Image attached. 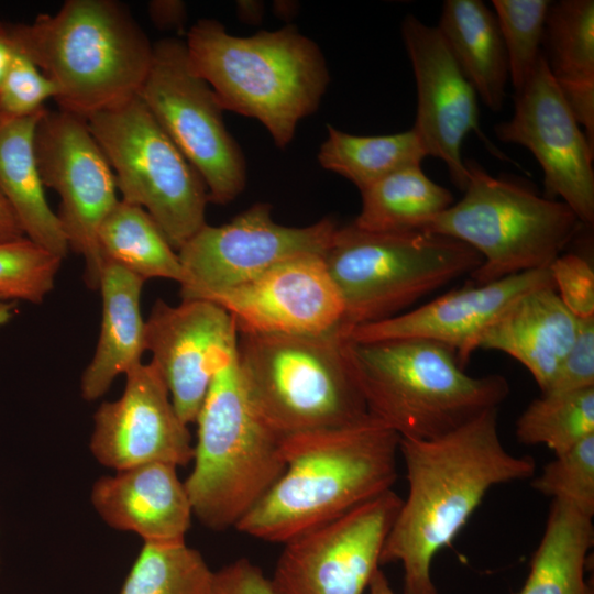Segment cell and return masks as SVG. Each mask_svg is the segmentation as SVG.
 I'll return each mask as SVG.
<instances>
[{
	"instance_id": "cell-1",
	"label": "cell",
	"mask_w": 594,
	"mask_h": 594,
	"mask_svg": "<svg viewBox=\"0 0 594 594\" xmlns=\"http://www.w3.org/2000/svg\"><path fill=\"white\" fill-rule=\"evenodd\" d=\"M497 410L433 439L400 438L408 494L380 564H402L404 594H439L431 579L435 556L452 542L491 487L535 474L530 455L512 454L502 443Z\"/></svg>"
},
{
	"instance_id": "cell-2",
	"label": "cell",
	"mask_w": 594,
	"mask_h": 594,
	"mask_svg": "<svg viewBox=\"0 0 594 594\" xmlns=\"http://www.w3.org/2000/svg\"><path fill=\"white\" fill-rule=\"evenodd\" d=\"M399 435L369 414L346 426L285 436V471L235 529L285 543L392 490Z\"/></svg>"
},
{
	"instance_id": "cell-3",
	"label": "cell",
	"mask_w": 594,
	"mask_h": 594,
	"mask_svg": "<svg viewBox=\"0 0 594 594\" xmlns=\"http://www.w3.org/2000/svg\"><path fill=\"white\" fill-rule=\"evenodd\" d=\"M15 51L55 86L61 110L84 119L139 94L153 44L128 7L114 0H67L30 23H6Z\"/></svg>"
},
{
	"instance_id": "cell-4",
	"label": "cell",
	"mask_w": 594,
	"mask_h": 594,
	"mask_svg": "<svg viewBox=\"0 0 594 594\" xmlns=\"http://www.w3.org/2000/svg\"><path fill=\"white\" fill-rule=\"evenodd\" d=\"M185 43L191 68L222 109L261 122L279 148L318 109L330 81L320 47L294 25L234 36L219 21L201 19Z\"/></svg>"
},
{
	"instance_id": "cell-5",
	"label": "cell",
	"mask_w": 594,
	"mask_h": 594,
	"mask_svg": "<svg viewBox=\"0 0 594 594\" xmlns=\"http://www.w3.org/2000/svg\"><path fill=\"white\" fill-rule=\"evenodd\" d=\"M345 351L369 414L400 438L443 436L498 408L509 394L504 376L466 374L454 351L435 341L348 338Z\"/></svg>"
},
{
	"instance_id": "cell-6",
	"label": "cell",
	"mask_w": 594,
	"mask_h": 594,
	"mask_svg": "<svg viewBox=\"0 0 594 594\" xmlns=\"http://www.w3.org/2000/svg\"><path fill=\"white\" fill-rule=\"evenodd\" d=\"M195 422L194 466L184 482L193 515L210 530L235 528L286 468L282 437L248 396L237 349L215 373Z\"/></svg>"
},
{
	"instance_id": "cell-7",
	"label": "cell",
	"mask_w": 594,
	"mask_h": 594,
	"mask_svg": "<svg viewBox=\"0 0 594 594\" xmlns=\"http://www.w3.org/2000/svg\"><path fill=\"white\" fill-rule=\"evenodd\" d=\"M346 340L342 327L321 336L238 332L248 396L278 436L346 426L369 415Z\"/></svg>"
},
{
	"instance_id": "cell-8",
	"label": "cell",
	"mask_w": 594,
	"mask_h": 594,
	"mask_svg": "<svg viewBox=\"0 0 594 594\" xmlns=\"http://www.w3.org/2000/svg\"><path fill=\"white\" fill-rule=\"evenodd\" d=\"M322 257L343 301L346 334L398 316L483 262L474 249L450 237L424 230L370 232L353 222L337 228Z\"/></svg>"
},
{
	"instance_id": "cell-9",
	"label": "cell",
	"mask_w": 594,
	"mask_h": 594,
	"mask_svg": "<svg viewBox=\"0 0 594 594\" xmlns=\"http://www.w3.org/2000/svg\"><path fill=\"white\" fill-rule=\"evenodd\" d=\"M465 165L462 199L420 230L474 249L483 260L471 274L474 284L549 267L583 224L575 212L518 180L492 176L474 160Z\"/></svg>"
},
{
	"instance_id": "cell-10",
	"label": "cell",
	"mask_w": 594,
	"mask_h": 594,
	"mask_svg": "<svg viewBox=\"0 0 594 594\" xmlns=\"http://www.w3.org/2000/svg\"><path fill=\"white\" fill-rule=\"evenodd\" d=\"M122 200L143 208L177 252L206 224V184L139 95L87 119Z\"/></svg>"
},
{
	"instance_id": "cell-11",
	"label": "cell",
	"mask_w": 594,
	"mask_h": 594,
	"mask_svg": "<svg viewBox=\"0 0 594 594\" xmlns=\"http://www.w3.org/2000/svg\"><path fill=\"white\" fill-rule=\"evenodd\" d=\"M138 95L201 176L209 201L226 205L237 199L246 185L245 157L212 88L191 68L185 41L166 37L153 44Z\"/></svg>"
},
{
	"instance_id": "cell-12",
	"label": "cell",
	"mask_w": 594,
	"mask_h": 594,
	"mask_svg": "<svg viewBox=\"0 0 594 594\" xmlns=\"http://www.w3.org/2000/svg\"><path fill=\"white\" fill-rule=\"evenodd\" d=\"M338 226L331 218L306 227L277 223L272 206L257 202L221 226L205 224L178 251L183 300H209L273 266L328 250Z\"/></svg>"
},
{
	"instance_id": "cell-13",
	"label": "cell",
	"mask_w": 594,
	"mask_h": 594,
	"mask_svg": "<svg viewBox=\"0 0 594 594\" xmlns=\"http://www.w3.org/2000/svg\"><path fill=\"white\" fill-rule=\"evenodd\" d=\"M34 150L44 187L61 198L57 217L69 245L85 261V282L99 289L103 256L99 228L119 201L113 170L86 119L58 109L37 123Z\"/></svg>"
},
{
	"instance_id": "cell-14",
	"label": "cell",
	"mask_w": 594,
	"mask_h": 594,
	"mask_svg": "<svg viewBox=\"0 0 594 594\" xmlns=\"http://www.w3.org/2000/svg\"><path fill=\"white\" fill-rule=\"evenodd\" d=\"M402 501L389 490L285 542L271 579L276 593L363 594Z\"/></svg>"
},
{
	"instance_id": "cell-15",
	"label": "cell",
	"mask_w": 594,
	"mask_h": 594,
	"mask_svg": "<svg viewBox=\"0 0 594 594\" xmlns=\"http://www.w3.org/2000/svg\"><path fill=\"white\" fill-rule=\"evenodd\" d=\"M497 139L526 147L541 166L544 197L561 198L583 224L594 222V146L575 120L541 53L515 95L513 117L495 125Z\"/></svg>"
},
{
	"instance_id": "cell-16",
	"label": "cell",
	"mask_w": 594,
	"mask_h": 594,
	"mask_svg": "<svg viewBox=\"0 0 594 594\" xmlns=\"http://www.w3.org/2000/svg\"><path fill=\"white\" fill-rule=\"evenodd\" d=\"M238 328L220 305L204 299L176 306L158 299L145 321V351L179 418L196 421L215 373L237 349Z\"/></svg>"
},
{
	"instance_id": "cell-17",
	"label": "cell",
	"mask_w": 594,
	"mask_h": 594,
	"mask_svg": "<svg viewBox=\"0 0 594 594\" xmlns=\"http://www.w3.org/2000/svg\"><path fill=\"white\" fill-rule=\"evenodd\" d=\"M402 36L417 88V113L411 129L426 155L441 160L451 182L464 190L469 180L461 152L465 136L475 132L493 154H501L481 132L477 95L436 26L408 14L402 22Z\"/></svg>"
},
{
	"instance_id": "cell-18",
	"label": "cell",
	"mask_w": 594,
	"mask_h": 594,
	"mask_svg": "<svg viewBox=\"0 0 594 594\" xmlns=\"http://www.w3.org/2000/svg\"><path fill=\"white\" fill-rule=\"evenodd\" d=\"M124 375L122 395L101 403L94 415V458L114 471L154 462L186 466L194 459L191 436L158 371L140 363Z\"/></svg>"
},
{
	"instance_id": "cell-19",
	"label": "cell",
	"mask_w": 594,
	"mask_h": 594,
	"mask_svg": "<svg viewBox=\"0 0 594 594\" xmlns=\"http://www.w3.org/2000/svg\"><path fill=\"white\" fill-rule=\"evenodd\" d=\"M209 300L232 316L238 332L321 336L341 328L344 315L321 255L279 263Z\"/></svg>"
},
{
	"instance_id": "cell-20",
	"label": "cell",
	"mask_w": 594,
	"mask_h": 594,
	"mask_svg": "<svg viewBox=\"0 0 594 594\" xmlns=\"http://www.w3.org/2000/svg\"><path fill=\"white\" fill-rule=\"evenodd\" d=\"M553 286L549 267L529 271L485 284H471L398 316L351 329L354 342L425 339L457 354L464 369L486 328L517 298Z\"/></svg>"
},
{
	"instance_id": "cell-21",
	"label": "cell",
	"mask_w": 594,
	"mask_h": 594,
	"mask_svg": "<svg viewBox=\"0 0 594 594\" xmlns=\"http://www.w3.org/2000/svg\"><path fill=\"white\" fill-rule=\"evenodd\" d=\"M90 502L110 528L134 532L152 544L185 543L194 516L177 468L160 462L100 476Z\"/></svg>"
},
{
	"instance_id": "cell-22",
	"label": "cell",
	"mask_w": 594,
	"mask_h": 594,
	"mask_svg": "<svg viewBox=\"0 0 594 594\" xmlns=\"http://www.w3.org/2000/svg\"><path fill=\"white\" fill-rule=\"evenodd\" d=\"M578 323L554 287H539L512 302L482 333L477 348L518 361L542 393L573 345Z\"/></svg>"
},
{
	"instance_id": "cell-23",
	"label": "cell",
	"mask_w": 594,
	"mask_h": 594,
	"mask_svg": "<svg viewBox=\"0 0 594 594\" xmlns=\"http://www.w3.org/2000/svg\"><path fill=\"white\" fill-rule=\"evenodd\" d=\"M144 279L122 265L103 260L99 289L102 317L95 354L82 373L80 393L92 402L103 396L116 377L142 363L145 321L141 314Z\"/></svg>"
},
{
	"instance_id": "cell-24",
	"label": "cell",
	"mask_w": 594,
	"mask_h": 594,
	"mask_svg": "<svg viewBox=\"0 0 594 594\" xmlns=\"http://www.w3.org/2000/svg\"><path fill=\"white\" fill-rule=\"evenodd\" d=\"M47 108L0 129V194L14 211L24 235L64 258L69 245L50 207L38 172L34 134Z\"/></svg>"
},
{
	"instance_id": "cell-25",
	"label": "cell",
	"mask_w": 594,
	"mask_h": 594,
	"mask_svg": "<svg viewBox=\"0 0 594 594\" xmlns=\"http://www.w3.org/2000/svg\"><path fill=\"white\" fill-rule=\"evenodd\" d=\"M436 28L476 95L501 111L508 64L495 14L480 0H447Z\"/></svg>"
},
{
	"instance_id": "cell-26",
	"label": "cell",
	"mask_w": 594,
	"mask_h": 594,
	"mask_svg": "<svg viewBox=\"0 0 594 594\" xmlns=\"http://www.w3.org/2000/svg\"><path fill=\"white\" fill-rule=\"evenodd\" d=\"M593 541L592 517L552 501L529 574L518 594H594L584 575Z\"/></svg>"
},
{
	"instance_id": "cell-27",
	"label": "cell",
	"mask_w": 594,
	"mask_h": 594,
	"mask_svg": "<svg viewBox=\"0 0 594 594\" xmlns=\"http://www.w3.org/2000/svg\"><path fill=\"white\" fill-rule=\"evenodd\" d=\"M362 207L353 224L370 232L420 230L453 204L452 193L414 165L360 191Z\"/></svg>"
},
{
	"instance_id": "cell-28",
	"label": "cell",
	"mask_w": 594,
	"mask_h": 594,
	"mask_svg": "<svg viewBox=\"0 0 594 594\" xmlns=\"http://www.w3.org/2000/svg\"><path fill=\"white\" fill-rule=\"evenodd\" d=\"M98 242L103 260L116 262L142 279L184 280L178 253L151 216L140 206L119 199L102 221Z\"/></svg>"
},
{
	"instance_id": "cell-29",
	"label": "cell",
	"mask_w": 594,
	"mask_h": 594,
	"mask_svg": "<svg viewBox=\"0 0 594 594\" xmlns=\"http://www.w3.org/2000/svg\"><path fill=\"white\" fill-rule=\"evenodd\" d=\"M426 156L413 129L386 135H354L328 125L318 161L362 191L397 170L421 165Z\"/></svg>"
},
{
	"instance_id": "cell-30",
	"label": "cell",
	"mask_w": 594,
	"mask_h": 594,
	"mask_svg": "<svg viewBox=\"0 0 594 594\" xmlns=\"http://www.w3.org/2000/svg\"><path fill=\"white\" fill-rule=\"evenodd\" d=\"M542 54L561 91L594 88V1L550 2Z\"/></svg>"
},
{
	"instance_id": "cell-31",
	"label": "cell",
	"mask_w": 594,
	"mask_h": 594,
	"mask_svg": "<svg viewBox=\"0 0 594 594\" xmlns=\"http://www.w3.org/2000/svg\"><path fill=\"white\" fill-rule=\"evenodd\" d=\"M594 435V387L563 394H541L516 421L517 440L543 444L562 454Z\"/></svg>"
},
{
	"instance_id": "cell-32",
	"label": "cell",
	"mask_w": 594,
	"mask_h": 594,
	"mask_svg": "<svg viewBox=\"0 0 594 594\" xmlns=\"http://www.w3.org/2000/svg\"><path fill=\"white\" fill-rule=\"evenodd\" d=\"M213 571L185 543H144L120 594H209Z\"/></svg>"
},
{
	"instance_id": "cell-33",
	"label": "cell",
	"mask_w": 594,
	"mask_h": 594,
	"mask_svg": "<svg viewBox=\"0 0 594 594\" xmlns=\"http://www.w3.org/2000/svg\"><path fill=\"white\" fill-rule=\"evenodd\" d=\"M504 43L508 79L519 91L530 78L542 53L548 0H493Z\"/></svg>"
},
{
	"instance_id": "cell-34",
	"label": "cell",
	"mask_w": 594,
	"mask_h": 594,
	"mask_svg": "<svg viewBox=\"0 0 594 594\" xmlns=\"http://www.w3.org/2000/svg\"><path fill=\"white\" fill-rule=\"evenodd\" d=\"M63 258L22 238L0 244V297L41 304L54 288Z\"/></svg>"
},
{
	"instance_id": "cell-35",
	"label": "cell",
	"mask_w": 594,
	"mask_h": 594,
	"mask_svg": "<svg viewBox=\"0 0 594 594\" xmlns=\"http://www.w3.org/2000/svg\"><path fill=\"white\" fill-rule=\"evenodd\" d=\"M539 493L562 502L585 516L594 514V435L543 466L532 481Z\"/></svg>"
},
{
	"instance_id": "cell-36",
	"label": "cell",
	"mask_w": 594,
	"mask_h": 594,
	"mask_svg": "<svg viewBox=\"0 0 594 594\" xmlns=\"http://www.w3.org/2000/svg\"><path fill=\"white\" fill-rule=\"evenodd\" d=\"M55 96L54 84L16 51L0 86V129L43 110L44 102Z\"/></svg>"
},
{
	"instance_id": "cell-37",
	"label": "cell",
	"mask_w": 594,
	"mask_h": 594,
	"mask_svg": "<svg viewBox=\"0 0 594 594\" xmlns=\"http://www.w3.org/2000/svg\"><path fill=\"white\" fill-rule=\"evenodd\" d=\"M554 289L565 307L578 318L594 316V271L578 254L559 255L549 265Z\"/></svg>"
},
{
	"instance_id": "cell-38",
	"label": "cell",
	"mask_w": 594,
	"mask_h": 594,
	"mask_svg": "<svg viewBox=\"0 0 594 594\" xmlns=\"http://www.w3.org/2000/svg\"><path fill=\"white\" fill-rule=\"evenodd\" d=\"M594 387V316L579 318L573 345L541 394H563Z\"/></svg>"
},
{
	"instance_id": "cell-39",
	"label": "cell",
	"mask_w": 594,
	"mask_h": 594,
	"mask_svg": "<svg viewBox=\"0 0 594 594\" xmlns=\"http://www.w3.org/2000/svg\"><path fill=\"white\" fill-rule=\"evenodd\" d=\"M209 594H277L271 579L246 558L212 573Z\"/></svg>"
},
{
	"instance_id": "cell-40",
	"label": "cell",
	"mask_w": 594,
	"mask_h": 594,
	"mask_svg": "<svg viewBox=\"0 0 594 594\" xmlns=\"http://www.w3.org/2000/svg\"><path fill=\"white\" fill-rule=\"evenodd\" d=\"M148 15L158 29H182L187 16L186 4L179 0H153L148 3Z\"/></svg>"
},
{
	"instance_id": "cell-41",
	"label": "cell",
	"mask_w": 594,
	"mask_h": 594,
	"mask_svg": "<svg viewBox=\"0 0 594 594\" xmlns=\"http://www.w3.org/2000/svg\"><path fill=\"white\" fill-rule=\"evenodd\" d=\"M25 238L22 227L9 202L0 194V244Z\"/></svg>"
},
{
	"instance_id": "cell-42",
	"label": "cell",
	"mask_w": 594,
	"mask_h": 594,
	"mask_svg": "<svg viewBox=\"0 0 594 594\" xmlns=\"http://www.w3.org/2000/svg\"><path fill=\"white\" fill-rule=\"evenodd\" d=\"M15 53V48L7 36L6 22H2L0 28V86L11 68Z\"/></svg>"
},
{
	"instance_id": "cell-43",
	"label": "cell",
	"mask_w": 594,
	"mask_h": 594,
	"mask_svg": "<svg viewBox=\"0 0 594 594\" xmlns=\"http://www.w3.org/2000/svg\"><path fill=\"white\" fill-rule=\"evenodd\" d=\"M238 13L244 23H255L263 16V4L256 1L238 2Z\"/></svg>"
},
{
	"instance_id": "cell-44",
	"label": "cell",
	"mask_w": 594,
	"mask_h": 594,
	"mask_svg": "<svg viewBox=\"0 0 594 594\" xmlns=\"http://www.w3.org/2000/svg\"><path fill=\"white\" fill-rule=\"evenodd\" d=\"M367 588L369 594H395L385 574L380 569L374 573Z\"/></svg>"
},
{
	"instance_id": "cell-45",
	"label": "cell",
	"mask_w": 594,
	"mask_h": 594,
	"mask_svg": "<svg viewBox=\"0 0 594 594\" xmlns=\"http://www.w3.org/2000/svg\"><path fill=\"white\" fill-rule=\"evenodd\" d=\"M12 317V306L9 304H0V326L7 323Z\"/></svg>"
},
{
	"instance_id": "cell-46",
	"label": "cell",
	"mask_w": 594,
	"mask_h": 594,
	"mask_svg": "<svg viewBox=\"0 0 594 594\" xmlns=\"http://www.w3.org/2000/svg\"><path fill=\"white\" fill-rule=\"evenodd\" d=\"M2 300H3V299L0 297V304L2 302Z\"/></svg>"
},
{
	"instance_id": "cell-47",
	"label": "cell",
	"mask_w": 594,
	"mask_h": 594,
	"mask_svg": "<svg viewBox=\"0 0 594 594\" xmlns=\"http://www.w3.org/2000/svg\"><path fill=\"white\" fill-rule=\"evenodd\" d=\"M1 24H2V22H0V28H1Z\"/></svg>"
}]
</instances>
